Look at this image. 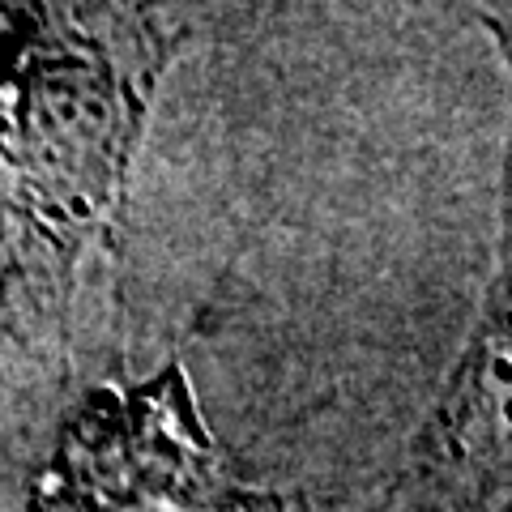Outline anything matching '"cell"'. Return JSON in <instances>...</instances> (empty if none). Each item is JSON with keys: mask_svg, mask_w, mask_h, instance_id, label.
Wrapping results in <instances>:
<instances>
[{"mask_svg": "<svg viewBox=\"0 0 512 512\" xmlns=\"http://www.w3.org/2000/svg\"><path fill=\"white\" fill-rule=\"evenodd\" d=\"M504 431H512V146L504 167L500 269H495L474 342L431 419V440L448 457H466L474 448H495Z\"/></svg>", "mask_w": 512, "mask_h": 512, "instance_id": "3957f363", "label": "cell"}, {"mask_svg": "<svg viewBox=\"0 0 512 512\" xmlns=\"http://www.w3.org/2000/svg\"><path fill=\"white\" fill-rule=\"evenodd\" d=\"M150 500L205 512H261L214 461L180 367L137 389H94L60 427L56 453L18 512H120Z\"/></svg>", "mask_w": 512, "mask_h": 512, "instance_id": "7a4b0ae2", "label": "cell"}, {"mask_svg": "<svg viewBox=\"0 0 512 512\" xmlns=\"http://www.w3.org/2000/svg\"><path fill=\"white\" fill-rule=\"evenodd\" d=\"M171 47L154 0H0V150L18 171L0 325L60 316L77 252L111 239Z\"/></svg>", "mask_w": 512, "mask_h": 512, "instance_id": "6da1fadb", "label": "cell"}, {"mask_svg": "<svg viewBox=\"0 0 512 512\" xmlns=\"http://www.w3.org/2000/svg\"><path fill=\"white\" fill-rule=\"evenodd\" d=\"M474 5H478V0H474Z\"/></svg>", "mask_w": 512, "mask_h": 512, "instance_id": "5b68a950", "label": "cell"}, {"mask_svg": "<svg viewBox=\"0 0 512 512\" xmlns=\"http://www.w3.org/2000/svg\"><path fill=\"white\" fill-rule=\"evenodd\" d=\"M478 18L495 35V47L504 52L508 77H512V0H478Z\"/></svg>", "mask_w": 512, "mask_h": 512, "instance_id": "277c9868", "label": "cell"}]
</instances>
